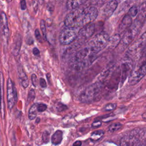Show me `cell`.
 I'll return each mask as SVG.
<instances>
[{
    "label": "cell",
    "mask_w": 146,
    "mask_h": 146,
    "mask_svg": "<svg viewBox=\"0 0 146 146\" xmlns=\"http://www.w3.org/2000/svg\"><path fill=\"white\" fill-rule=\"evenodd\" d=\"M97 54L94 52L87 44L78 50L71 59L70 64L75 69H82L88 66L96 59Z\"/></svg>",
    "instance_id": "6da1fadb"
},
{
    "label": "cell",
    "mask_w": 146,
    "mask_h": 146,
    "mask_svg": "<svg viewBox=\"0 0 146 146\" xmlns=\"http://www.w3.org/2000/svg\"><path fill=\"white\" fill-rule=\"evenodd\" d=\"M106 87L105 82L99 80L90 85L80 94L79 100L81 102L88 103L98 99Z\"/></svg>",
    "instance_id": "7a4b0ae2"
},
{
    "label": "cell",
    "mask_w": 146,
    "mask_h": 146,
    "mask_svg": "<svg viewBox=\"0 0 146 146\" xmlns=\"http://www.w3.org/2000/svg\"><path fill=\"white\" fill-rule=\"evenodd\" d=\"M142 26V23L140 20L136 19L129 27V28L123 34L122 38L119 46L121 50H124L128 47L132 42L135 37L139 33Z\"/></svg>",
    "instance_id": "3957f363"
},
{
    "label": "cell",
    "mask_w": 146,
    "mask_h": 146,
    "mask_svg": "<svg viewBox=\"0 0 146 146\" xmlns=\"http://www.w3.org/2000/svg\"><path fill=\"white\" fill-rule=\"evenodd\" d=\"M146 46V31L138 38L135 41L132 42L128 48L125 53V57L129 58L133 61L139 59L141 53Z\"/></svg>",
    "instance_id": "277c9868"
},
{
    "label": "cell",
    "mask_w": 146,
    "mask_h": 146,
    "mask_svg": "<svg viewBox=\"0 0 146 146\" xmlns=\"http://www.w3.org/2000/svg\"><path fill=\"white\" fill-rule=\"evenodd\" d=\"M146 75V56H141L128 76V83L135 85Z\"/></svg>",
    "instance_id": "5b68a950"
},
{
    "label": "cell",
    "mask_w": 146,
    "mask_h": 146,
    "mask_svg": "<svg viewBox=\"0 0 146 146\" xmlns=\"http://www.w3.org/2000/svg\"><path fill=\"white\" fill-rule=\"evenodd\" d=\"M110 36L106 33H100L97 34L87 44L95 53L98 54L104 49L108 44Z\"/></svg>",
    "instance_id": "8992f818"
},
{
    "label": "cell",
    "mask_w": 146,
    "mask_h": 146,
    "mask_svg": "<svg viewBox=\"0 0 146 146\" xmlns=\"http://www.w3.org/2000/svg\"><path fill=\"white\" fill-rule=\"evenodd\" d=\"M82 8H76L66 15L64 19V25L66 27L80 28L83 26L82 18Z\"/></svg>",
    "instance_id": "52a82bcc"
},
{
    "label": "cell",
    "mask_w": 146,
    "mask_h": 146,
    "mask_svg": "<svg viewBox=\"0 0 146 146\" xmlns=\"http://www.w3.org/2000/svg\"><path fill=\"white\" fill-rule=\"evenodd\" d=\"M79 28L66 27L59 34V42L62 45H68L74 42L78 36Z\"/></svg>",
    "instance_id": "ba28073f"
},
{
    "label": "cell",
    "mask_w": 146,
    "mask_h": 146,
    "mask_svg": "<svg viewBox=\"0 0 146 146\" xmlns=\"http://www.w3.org/2000/svg\"><path fill=\"white\" fill-rule=\"evenodd\" d=\"M133 60L129 58L124 57L123 62L120 67V79L121 83H123L127 78L129 76L133 69Z\"/></svg>",
    "instance_id": "9c48e42d"
},
{
    "label": "cell",
    "mask_w": 146,
    "mask_h": 146,
    "mask_svg": "<svg viewBox=\"0 0 146 146\" xmlns=\"http://www.w3.org/2000/svg\"><path fill=\"white\" fill-rule=\"evenodd\" d=\"M7 99L8 108L9 110H11L17 102V94L14 83L10 78L7 83Z\"/></svg>",
    "instance_id": "30bf717a"
},
{
    "label": "cell",
    "mask_w": 146,
    "mask_h": 146,
    "mask_svg": "<svg viewBox=\"0 0 146 146\" xmlns=\"http://www.w3.org/2000/svg\"><path fill=\"white\" fill-rule=\"evenodd\" d=\"M82 15L83 25L84 26L92 22L97 18L98 15V11L94 6H88L82 9Z\"/></svg>",
    "instance_id": "8fae6325"
},
{
    "label": "cell",
    "mask_w": 146,
    "mask_h": 146,
    "mask_svg": "<svg viewBox=\"0 0 146 146\" xmlns=\"http://www.w3.org/2000/svg\"><path fill=\"white\" fill-rule=\"evenodd\" d=\"M95 26L94 23H90L82 26L79 30L77 38L80 39L82 41L91 38L95 33Z\"/></svg>",
    "instance_id": "7c38bea8"
},
{
    "label": "cell",
    "mask_w": 146,
    "mask_h": 146,
    "mask_svg": "<svg viewBox=\"0 0 146 146\" xmlns=\"http://www.w3.org/2000/svg\"><path fill=\"white\" fill-rule=\"evenodd\" d=\"M0 29L3 40L7 44L9 38V29L6 14L2 11L0 14Z\"/></svg>",
    "instance_id": "4fadbf2b"
},
{
    "label": "cell",
    "mask_w": 146,
    "mask_h": 146,
    "mask_svg": "<svg viewBox=\"0 0 146 146\" xmlns=\"http://www.w3.org/2000/svg\"><path fill=\"white\" fill-rule=\"evenodd\" d=\"M118 6V2L116 0H111L104 5L102 8L103 14L107 17H110L116 10Z\"/></svg>",
    "instance_id": "5bb4252c"
},
{
    "label": "cell",
    "mask_w": 146,
    "mask_h": 146,
    "mask_svg": "<svg viewBox=\"0 0 146 146\" xmlns=\"http://www.w3.org/2000/svg\"><path fill=\"white\" fill-rule=\"evenodd\" d=\"M132 24V17L128 14L125 15L119 25V27H118L119 32L120 33H125L129 28V27L131 26Z\"/></svg>",
    "instance_id": "9a60e30c"
},
{
    "label": "cell",
    "mask_w": 146,
    "mask_h": 146,
    "mask_svg": "<svg viewBox=\"0 0 146 146\" xmlns=\"http://www.w3.org/2000/svg\"><path fill=\"white\" fill-rule=\"evenodd\" d=\"M120 144L121 145H138L143 144L139 139L129 134L128 136H124L121 138Z\"/></svg>",
    "instance_id": "2e32d148"
},
{
    "label": "cell",
    "mask_w": 146,
    "mask_h": 146,
    "mask_svg": "<svg viewBox=\"0 0 146 146\" xmlns=\"http://www.w3.org/2000/svg\"><path fill=\"white\" fill-rule=\"evenodd\" d=\"M0 111L3 119L5 117V104L3 102V76L0 72Z\"/></svg>",
    "instance_id": "e0dca14e"
},
{
    "label": "cell",
    "mask_w": 146,
    "mask_h": 146,
    "mask_svg": "<svg viewBox=\"0 0 146 146\" xmlns=\"http://www.w3.org/2000/svg\"><path fill=\"white\" fill-rule=\"evenodd\" d=\"M121 37L119 34H115L109 38L107 47L109 49L113 50L116 48L120 44Z\"/></svg>",
    "instance_id": "ac0fdd59"
},
{
    "label": "cell",
    "mask_w": 146,
    "mask_h": 146,
    "mask_svg": "<svg viewBox=\"0 0 146 146\" xmlns=\"http://www.w3.org/2000/svg\"><path fill=\"white\" fill-rule=\"evenodd\" d=\"M18 76L20 83L23 88H27L29 84V81L27 76L22 67H19L18 69Z\"/></svg>",
    "instance_id": "d6986e66"
},
{
    "label": "cell",
    "mask_w": 146,
    "mask_h": 146,
    "mask_svg": "<svg viewBox=\"0 0 146 146\" xmlns=\"http://www.w3.org/2000/svg\"><path fill=\"white\" fill-rule=\"evenodd\" d=\"M87 1L88 0H67L66 2V7L68 10H71L79 7Z\"/></svg>",
    "instance_id": "ffe728a7"
},
{
    "label": "cell",
    "mask_w": 146,
    "mask_h": 146,
    "mask_svg": "<svg viewBox=\"0 0 146 146\" xmlns=\"http://www.w3.org/2000/svg\"><path fill=\"white\" fill-rule=\"evenodd\" d=\"M22 44V37L19 34L15 36L14 39V47L13 53L15 56H17L19 54Z\"/></svg>",
    "instance_id": "44dd1931"
},
{
    "label": "cell",
    "mask_w": 146,
    "mask_h": 146,
    "mask_svg": "<svg viewBox=\"0 0 146 146\" xmlns=\"http://www.w3.org/2000/svg\"><path fill=\"white\" fill-rule=\"evenodd\" d=\"M62 139L63 132L60 130H57L51 137V143L54 145H58L61 143Z\"/></svg>",
    "instance_id": "7402d4cb"
},
{
    "label": "cell",
    "mask_w": 146,
    "mask_h": 146,
    "mask_svg": "<svg viewBox=\"0 0 146 146\" xmlns=\"http://www.w3.org/2000/svg\"><path fill=\"white\" fill-rule=\"evenodd\" d=\"M138 18L141 21L143 19H145L146 18V1L143 2L139 7Z\"/></svg>",
    "instance_id": "603a6c76"
},
{
    "label": "cell",
    "mask_w": 146,
    "mask_h": 146,
    "mask_svg": "<svg viewBox=\"0 0 146 146\" xmlns=\"http://www.w3.org/2000/svg\"><path fill=\"white\" fill-rule=\"evenodd\" d=\"M104 135V131L102 129H98L94 131L90 136V140L92 141H96L100 140Z\"/></svg>",
    "instance_id": "cb8c5ba5"
},
{
    "label": "cell",
    "mask_w": 146,
    "mask_h": 146,
    "mask_svg": "<svg viewBox=\"0 0 146 146\" xmlns=\"http://www.w3.org/2000/svg\"><path fill=\"white\" fill-rule=\"evenodd\" d=\"M38 112V103H34L33 105L31 106L30 107L29 111V118L30 120H34L35 119L37 115V112Z\"/></svg>",
    "instance_id": "d4e9b609"
},
{
    "label": "cell",
    "mask_w": 146,
    "mask_h": 146,
    "mask_svg": "<svg viewBox=\"0 0 146 146\" xmlns=\"http://www.w3.org/2000/svg\"><path fill=\"white\" fill-rule=\"evenodd\" d=\"M123 125L121 123H119V122H116L114 123L111 124L109 127H108V131L111 133H113L117 131H119V129H120L122 127Z\"/></svg>",
    "instance_id": "484cf974"
},
{
    "label": "cell",
    "mask_w": 146,
    "mask_h": 146,
    "mask_svg": "<svg viewBox=\"0 0 146 146\" xmlns=\"http://www.w3.org/2000/svg\"><path fill=\"white\" fill-rule=\"evenodd\" d=\"M138 12H139V7L134 5L129 9L128 14L132 18H133V17H135L138 14Z\"/></svg>",
    "instance_id": "4316f807"
},
{
    "label": "cell",
    "mask_w": 146,
    "mask_h": 146,
    "mask_svg": "<svg viewBox=\"0 0 146 146\" xmlns=\"http://www.w3.org/2000/svg\"><path fill=\"white\" fill-rule=\"evenodd\" d=\"M40 27L41 31L42 32V34L43 36V38L44 40H46L47 37V33H46V23L45 21L43 19H42L40 22Z\"/></svg>",
    "instance_id": "83f0119b"
},
{
    "label": "cell",
    "mask_w": 146,
    "mask_h": 146,
    "mask_svg": "<svg viewBox=\"0 0 146 146\" xmlns=\"http://www.w3.org/2000/svg\"><path fill=\"white\" fill-rule=\"evenodd\" d=\"M116 107V103H108L104 106V110L105 111H111L115 110Z\"/></svg>",
    "instance_id": "f1b7e54d"
},
{
    "label": "cell",
    "mask_w": 146,
    "mask_h": 146,
    "mask_svg": "<svg viewBox=\"0 0 146 146\" xmlns=\"http://www.w3.org/2000/svg\"><path fill=\"white\" fill-rule=\"evenodd\" d=\"M35 90L33 88H31L28 94V96H27V100L29 102H31L33 101V100L35 99Z\"/></svg>",
    "instance_id": "f546056e"
},
{
    "label": "cell",
    "mask_w": 146,
    "mask_h": 146,
    "mask_svg": "<svg viewBox=\"0 0 146 146\" xmlns=\"http://www.w3.org/2000/svg\"><path fill=\"white\" fill-rule=\"evenodd\" d=\"M42 140L44 143H48L50 140V132L47 131H44L42 134Z\"/></svg>",
    "instance_id": "4dcf8cb0"
},
{
    "label": "cell",
    "mask_w": 146,
    "mask_h": 146,
    "mask_svg": "<svg viewBox=\"0 0 146 146\" xmlns=\"http://www.w3.org/2000/svg\"><path fill=\"white\" fill-rule=\"evenodd\" d=\"M47 105L43 103H40V104H38V112H42L44 111L46 109H47Z\"/></svg>",
    "instance_id": "1f68e13d"
},
{
    "label": "cell",
    "mask_w": 146,
    "mask_h": 146,
    "mask_svg": "<svg viewBox=\"0 0 146 146\" xmlns=\"http://www.w3.org/2000/svg\"><path fill=\"white\" fill-rule=\"evenodd\" d=\"M35 38L40 43L42 42L43 41V38L40 35V32L39 31V30L38 29H36L35 30Z\"/></svg>",
    "instance_id": "d6a6232c"
},
{
    "label": "cell",
    "mask_w": 146,
    "mask_h": 146,
    "mask_svg": "<svg viewBox=\"0 0 146 146\" xmlns=\"http://www.w3.org/2000/svg\"><path fill=\"white\" fill-rule=\"evenodd\" d=\"M31 81H32V83L33 84V86L34 87H37L38 86V79H37V76L35 74H33L31 75Z\"/></svg>",
    "instance_id": "836d02e7"
},
{
    "label": "cell",
    "mask_w": 146,
    "mask_h": 146,
    "mask_svg": "<svg viewBox=\"0 0 146 146\" xmlns=\"http://www.w3.org/2000/svg\"><path fill=\"white\" fill-rule=\"evenodd\" d=\"M32 5H33L34 11H35V13H36L38 9V7H39V3H38V0H33L32 1Z\"/></svg>",
    "instance_id": "e575fe53"
},
{
    "label": "cell",
    "mask_w": 146,
    "mask_h": 146,
    "mask_svg": "<svg viewBox=\"0 0 146 146\" xmlns=\"http://www.w3.org/2000/svg\"><path fill=\"white\" fill-rule=\"evenodd\" d=\"M56 108L58 109V111H62L65 110L66 109H67V107H66L65 105H64L63 104L60 103H58V104H57Z\"/></svg>",
    "instance_id": "d590c367"
},
{
    "label": "cell",
    "mask_w": 146,
    "mask_h": 146,
    "mask_svg": "<svg viewBox=\"0 0 146 146\" xmlns=\"http://www.w3.org/2000/svg\"><path fill=\"white\" fill-rule=\"evenodd\" d=\"M39 84L40 86H41V87L42 88H46L47 87V84H46V82L45 81V80L42 78H40L39 79Z\"/></svg>",
    "instance_id": "8d00e7d4"
},
{
    "label": "cell",
    "mask_w": 146,
    "mask_h": 146,
    "mask_svg": "<svg viewBox=\"0 0 146 146\" xmlns=\"http://www.w3.org/2000/svg\"><path fill=\"white\" fill-rule=\"evenodd\" d=\"M102 125V121L99 120H96L93 122L92 124V127L94 128H98Z\"/></svg>",
    "instance_id": "74e56055"
},
{
    "label": "cell",
    "mask_w": 146,
    "mask_h": 146,
    "mask_svg": "<svg viewBox=\"0 0 146 146\" xmlns=\"http://www.w3.org/2000/svg\"><path fill=\"white\" fill-rule=\"evenodd\" d=\"M21 8L22 10H25L26 9V0H21L20 2Z\"/></svg>",
    "instance_id": "f35d334b"
},
{
    "label": "cell",
    "mask_w": 146,
    "mask_h": 146,
    "mask_svg": "<svg viewBox=\"0 0 146 146\" xmlns=\"http://www.w3.org/2000/svg\"><path fill=\"white\" fill-rule=\"evenodd\" d=\"M33 53L34 55L37 56V55H39L40 51H39V49H38V48L34 47V48H33Z\"/></svg>",
    "instance_id": "ab89813d"
},
{
    "label": "cell",
    "mask_w": 146,
    "mask_h": 146,
    "mask_svg": "<svg viewBox=\"0 0 146 146\" xmlns=\"http://www.w3.org/2000/svg\"><path fill=\"white\" fill-rule=\"evenodd\" d=\"M107 0H94V1L98 3V4H100V3H103L104 2H105V1Z\"/></svg>",
    "instance_id": "60d3db41"
},
{
    "label": "cell",
    "mask_w": 146,
    "mask_h": 146,
    "mask_svg": "<svg viewBox=\"0 0 146 146\" xmlns=\"http://www.w3.org/2000/svg\"><path fill=\"white\" fill-rule=\"evenodd\" d=\"M73 145H78V146H80L82 145V142L80 141H75L74 143H73L72 144Z\"/></svg>",
    "instance_id": "b9f144b4"
},
{
    "label": "cell",
    "mask_w": 146,
    "mask_h": 146,
    "mask_svg": "<svg viewBox=\"0 0 146 146\" xmlns=\"http://www.w3.org/2000/svg\"><path fill=\"white\" fill-rule=\"evenodd\" d=\"M142 117H143L144 120H146V112H145L143 114Z\"/></svg>",
    "instance_id": "7bdbcfd3"
},
{
    "label": "cell",
    "mask_w": 146,
    "mask_h": 146,
    "mask_svg": "<svg viewBox=\"0 0 146 146\" xmlns=\"http://www.w3.org/2000/svg\"><path fill=\"white\" fill-rule=\"evenodd\" d=\"M40 121V117H38L37 118H36V121H35V122L36 123H38Z\"/></svg>",
    "instance_id": "ee69618b"
},
{
    "label": "cell",
    "mask_w": 146,
    "mask_h": 146,
    "mask_svg": "<svg viewBox=\"0 0 146 146\" xmlns=\"http://www.w3.org/2000/svg\"><path fill=\"white\" fill-rule=\"evenodd\" d=\"M144 142H145L144 144L146 145V136H145V139H144Z\"/></svg>",
    "instance_id": "f6af8a7d"
},
{
    "label": "cell",
    "mask_w": 146,
    "mask_h": 146,
    "mask_svg": "<svg viewBox=\"0 0 146 146\" xmlns=\"http://www.w3.org/2000/svg\"><path fill=\"white\" fill-rule=\"evenodd\" d=\"M7 2L10 3V2H11L12 1V0H7Z\"/></svg>",
    "instance_id": "bcb514c9"
},
{
    "label": "cell",
    "mask_w": 146,
    "mask_h": 146,
    "mask_svg": "<svg viewBox=\"0 0 146 146\" xmlns=\"http://www.w3.org/2000/svg\"><path fill=\"white\" fill-rule=\"evenodd\" d=\"M145 22H146V18H145Z\"/></svg>",
    "instance_id": "7dc6e473"
},
{
    "label": "cell",
    "mask_w": 146,
    "mask_h": 146,
    "mask_svg": "<svg viewBox=\"0 0 146 146\" xmlns=\"http://www.w3.org/2000/svg\"></svg>",
    "instance_id": "c3c4849f"
}]
</instances>
